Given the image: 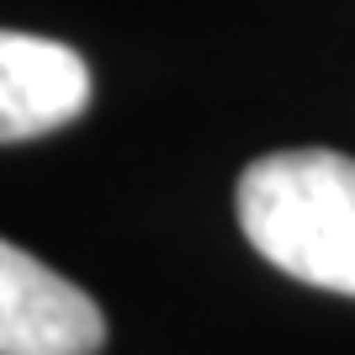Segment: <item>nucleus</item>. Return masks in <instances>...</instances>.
I'll return each mask as SVG.
<instances>
[{"mask_svg": "<svg viewBox=\"0 0 355 355\" xmlns=\"http://www.w3.org/2000/svg\"><path fill=\"white\" fill-rule=\"evenodd\" d=\"M90 106V69L69 43L0 32V144L69 128Z\"/></svg>", "mask_w": 355, "mask_h": 355, "instance_id": "3", "label": "nucleus"}, {"mask_svg": "<svg viewBox=\"0 0 355 355\" xmlns=\"http://www.w3.org/2000/svg\"><path fill=\"white\" fill-rule=\"evenodd\" d=\"M239 228L276 270L355 297V159L282 148L239 175Z\"/></svg>", "mask_w": 355, "mask_h": 355, "instance_id": "1", "label": "nucleus"}, {"mask_svg": "<svg viewBox=\"0 0 355 355\" xmlns=\"http://www.w3.org/2000/svg\"><path fill=\"white\" fill-rule=\"evenodd\" d=\"M106 318L74 282L0 239V355H96Z\"/></svg>", "mask_w": 355, "mask_h": 355, "instance_id": "2", "label": "nucleus"}]
</instances>
